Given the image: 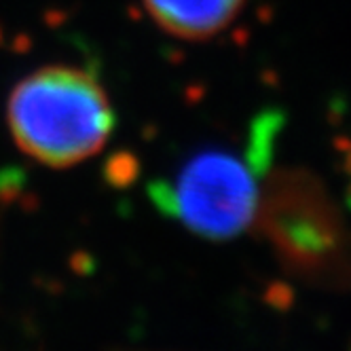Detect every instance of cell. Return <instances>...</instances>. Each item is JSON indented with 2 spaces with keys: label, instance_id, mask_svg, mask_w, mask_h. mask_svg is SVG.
<instances>
[{
  "label": "cell",
  "instance_id": "obj_1",
  "mask_svg": "<svg viewBox=\"0 0 351 351\" xmlns=\"http://www.w3.org/2000/svg\"><path fill=\"white\" fill-rule=\"evenodd\" d=\"M15 144L49 167H70L97 155L114 130V112L87 70L45 66L21 79L7 104Z\"/></svg>",
  "mask_w": 351,
  "mask_h": 351
},
{
  "label": "cell",
  "instance_id": "obj_2",
  "mask_svg": "<svg viewBox=\"0 0 351 351\" xmlns=\"http://www.w3.org/2000/svg\"><path fill=\"white\" fill-rule=\"evenodd\" d=\"M252 227L300 282L351 290V231L328 189L307 169L267 176Z\"/></svg>",
  "mask_w": 351,
  "mask_h": 351
},
{
  "label": "cell",
  "instance_id": "obj_3",
  "mask_svg": "<svg viewBox=\"0 0 351 351\" xmlns=\"http://www.w3.org/2000/svg\"><path fill=\"white\" fill-rule=\"evenodd\" d=\"M258 199L252 165L224 150H208L186 163L161 204H169L193 233L222 241L252 227Z\"/></svg>",
  "mask_w": 351,
  "mask_h": 351
},
{
  "label": "cell",
  "instance_id": "obj_4",
  "mask_svg": "<svg viewBox=\"0 0 351 351\" xmlns=\"http://www.w3.org/2000/svg\"><path fill=\"white\" fill-rule=\"evenodd\" d=\"M159 28L184 40H208L227 30L245 0H142Z\"/></svg>",
  "mask_w": 351,
  "mask_h": 351
}]
</instances>
